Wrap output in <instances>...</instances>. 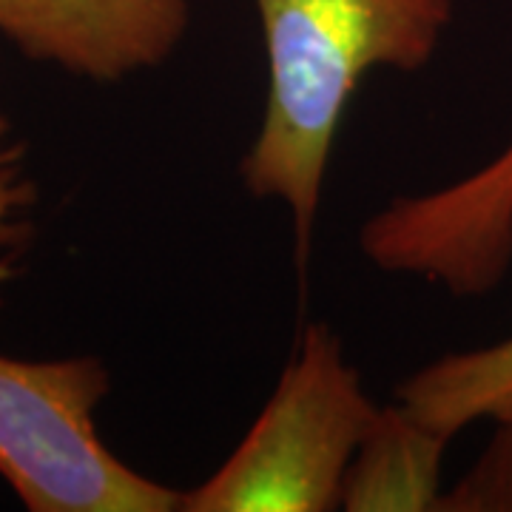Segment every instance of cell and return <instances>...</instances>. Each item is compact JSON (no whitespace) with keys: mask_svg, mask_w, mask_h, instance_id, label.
<instances>
[{"mask_svg":"<svg viewBox=\"0 0 512 512\" xmlns=\"http://www.w3.org/2000/svg\"><path fill=\"white\" fill-rule=\"evenodd\" d=\"M450 439L402 402L376 410L350 461L342 507L348 512L439 510L441 464Z\"/></svg>","mask_w":512,"mask_h":512,"instance_id":"cell-6","label":"cell"},{"mask_svg":"<svg viewBox=\"0 0 512 512\" xmlns=\"http://www.w3.org/2000/svg\"><path fill=\"white\" fill-rule=\"evenodd\" d=\"M362 254L387 274L484 296L512 262V143L458 183L399 197L359 234Z\"/></svg>","mask_w":512,"mask_h":512,"instance_id":"cell-4","label":"cell"},{"mask_svg":"<svg viewBox=\"0 0 512 512\" xmlns=\"http://www.w3.org/2000/svg\"><path fill=\"white\" fill-rule=\"evenodd\" d=\"M439 510H512V427L498 430L476 470L441 495Z\"/></svg>","mask_w":512,"mask_h":512,"instance_id":"cell-9","label":"cell"},{"mask_svg":"<svg viewBox=\"0 0 512 512\" xmlns=\"http://www.w3.org/2000/svg\"><path fill=\"white\" fill-rule=\"evenodd\" d=\"M376 404L342 342L322 322L308 325L259 419L194 490L180 512H330Z\"/></svg>","mask_w":512,"mask_h":512,"instance_id":"cell-2","label":"cell"},{"mask_svg":"<svg viewBox=\"0 0 512 512\" xmlns=\"http://www.w3.org/2000/svg\"><path fill=\"white\" fill-rule=\"evenodd\" d=\"M18 251L0 256L3 288ZM109 367L94 356L12 359L0 353V478L29 512H180L183 493L131 470L97 430Z\"/></svg>","mask_w":512,"mask_h":512,"instance_id":"cell-3","label":"cell"},{"mask_svg":"<svg viewBox=\"0 0 512 512\" xmlns=\"http://www.w3.org/2000/svg\"><path fill=\"white\" fill-rule=\"evenodd\" d=\"M268 100L242 183L291 211L296 265L305 268L328 177L330 148L362 77L413 74L439 52L453 0H254Z\"/></svg>","mask_w":512,"mask_h":512,"instance_id":"cell-1","label":"cell"},{"mask_svg":"<svg viewBox=\"0 0 512 512\" xmlns=\"http://www.w3.org/2000/svg\"><path fill=\"white\" fill-rule=\"evenodd\" d=\"M37 191L26 171V146L0 114V251H20L32 234Z\"/></svg>","mask_w":512,"mask_h":512,"instance_id":"cell-8","label":"cell"},{"mask_svg":"<svg viewBox=\"0 0 512 512\" xmlns=\"http://www.w3.org/2000/svg\"><path fill=\"white\" fill-rule=\"evenodd\" d=\"M194 0H0V37L60 72L117 83L160 69L183 43Z\"/></svg>","mask_w":512,"mask_h":512,"instance_id":"cell-5","label":"cell"},{"mask_svg":"<svg viewBox=\"0 0 512 512\" xmlns=\"http://www.w3.org/2000/svg\"><path fill=\"white\" fill-rule=\"evenodd\" d=\"M396 402L447 439L481 419L512 427V336L424 365L399 384Z\"/></svg>","mask_w":512,"mask_h":512,"instance_id":"cell-7","label":"cell"}]
</instances>
